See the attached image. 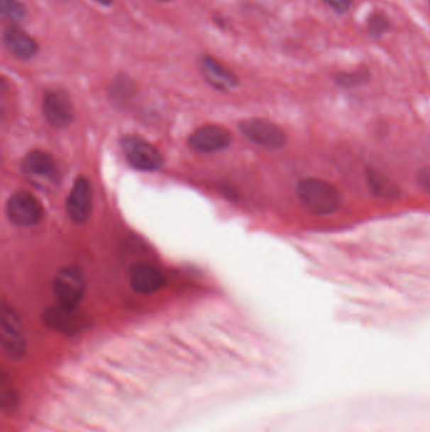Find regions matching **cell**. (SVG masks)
Returning <instances> with one entry per match:
<instances>
[{
  "mask_svg": "<svg viewBox=\"0 0 430 432\" xmlns=\"http://www.w3.org/2000/svg\"><path fill=\"white\" fill-rule=\"evenodd\" d=\"M22 170L33 181L57 183L60 178L56 161L42 149H34L23 158Z\"/></svg>",
  "mask_w": 430,
  "mask_h": 432,
  "instance_id": "cell-10",
  "label": "cell"
},
{
  "mask_svg": "<svg viewBox=\"0 0 430 432\" xmlns=\"http://www.w3.org/2000/svg\"><path fill=\"white\" fill-rule=\"evenodd\" d=\"M324 3L338 14H345L351 8L352 0H324Z\"/></svg>",
  "mask_w": 430,
  "mask_h": 432,
  "instance_id": "cell-21",
  "label": "cell"
},
{
  "mask_svg": "<svg viewBox=\"0 0 430 432\" xmlns=\"http://www.w3.org/2000/svg\"><path fill=\"white\" fill-rule=\"evenodd\" d=\"M158 1H170V0H158Z\"/></svg>",
  "mask_w": 430,
  "mask_h": 432,
  "instance_id": "cell-24",
  "label": "cell"
},
{
  "mask_svg": "<svg viewBox=\"0 0 430 432\" xmlns=\"http://www.w3.org/2000/svg\"><path fill=\"white\" fill-rule=\"evenodd\" d=\"M0 401L4 411H13L18 406L17 388L6 373H3L0 378Z\"/></svg>",
  "mask_w": 430,
  "mask_h": 432,
  "instance_id": "cell-17",
  "label": "cell"
},
{
  "mask_svg": "<svg viewBox=\"0 0 430 432\" xmlns=\"http://www.w3.org/2000/svg\"><path fill=\"white\" fill-rule=\"evenodd\" d=\"M1 17L11 22H21L27 14V9L19 0H0Z\"/></svg>",
  "mask_w": 430,
  "mask_h": 432,
  "instance_id": "cell-18",
  "label": "cell"
},
{
  "mask_svg": "<svg viewBox=\"0 0 430 432\" xmlns=\"http://www.w3.org/2000/svg\"><path fill=\"white\" fill-rule=\"evenodd\" d=\"M42 108L47 123L53 128L65 129L74 123V105L71 97L63 90L48 91L43 99Z\"/></svg>",
  "mask_w": 430,
  "mask_h": 432,
  "instance_id": "cell-8",
  "label": "cell"
},
{
  "mask_svg": "<svg viewBox=\"0 0 430 432\" xmlns=\"http://www.w3.org/2000/svg\"><path fill=\"white\" fill-rule=\"evenodd\" d=\"M199 70L204 80L219 91H231L238 85L236 75L216 60L215 57L204 56L199 60Z\"/></svg>",
  "mask_w": 430,
  "mask_h": 432,
  "instance_id": "cell-13",
  "label": "cell"
},
{
  "mask_svg": "<svg viewBox=\"0 0 430 432\" xmlns=\"http://www.w3.org/2000/svg\"><path fill=\"white\" fill-rule=\"evenodd\" d=\"M121 149L131 167L144 172H154L163 167V156L152 143L138 136H128L121 141Z\"/></svg>",
  "mask_w": 430,
  "mask_h": 432,
  "instance_id": "cell-6",
  "label": "cell"
},
{
  "mask_svg": "<svg viewBox=\"0 0 430 432\" xmlns=\"http://www.w3.org/2000/svg\"><path fill=\"white\" fill-rule=\"evenodd\" d=\"M370 74L366 70H358L353 72H341L336 76V82L342 87H357L368 82Z\"/></svg>",
  "mask_w": 430,
  "mask_h": 432,
  "instance_id": "cell-19",
  "label": "cell"
},
{
  "mask_svg": "<svg viewBox=\"0 0 430 432\" xmlns=\"http://www.w3.org/2000/svg\"><path fill=\"white\" fill-rule=\"evenodd\" d=\"M368 32L375 38H381L384 34L389 32L390 28V21L384 13L377 11L371 14L368 21Z\"/></svg>",
  "mask_w": 430,
  "mask_h": 432,
  "instance_id": "cell-20",
  "label": "cell"
},
{
  "mask_svg": "<svg viewBox=\"0 0 430 432\" xmlns=\"http://www.w3.org/2000/svg\"><path fill=\"white\" fill-rule=\"evenodd\" d=\"M246 139L258 147L268 151H277L287 146L288 136L283 128L266 119H246L238 125Z\"/></svg>",
  "mask_w": 430,
  "mask_h": 432,
  "instance_id": "cell-3",
  "label": "cell"
},
{
  "mask_svg": "<svg viewBox=\"0 0 430 432\" xmlns=\"http://www.w3.org/2000/svg\"><path fill=\"white\" fill-rule=\"evenodd\" d=\"M297 196L309 214L327 216L340 210L342 193L332 182L317 177H307L297 185Z\"/></svg>",
  "mask_w": 430,
  "mask_h": 432,
  "instance_id": "cell-1",
  "label": "cell"
},
{
  "mask_svg": "<svg viewBox=\"0 0 430 432\" xmlns=\"http://www.w3.org/2000/svg\"><path fill=\"white\" fill-rule=\"evenodd\" d=\"M6 216L9 222L22 227H34L43 219L45 210L40 200L27 190L11 193L6 202Z\"/></svg>",
  "mask_w": 430,
  "mask_h": 432,
  "instance_id": "cell-4",
  "label": "cell"
},
{
  "mask_svg": "<svg viewBox=\"0 0 430 432\" xmlns=\"http://www.w3.org/2000/svg\"><path fill=\"white\" fill-rule=\"evenodd\" d=\"M231 141L230 131L224 126L204 125L189 136L188 144L197 153L210 154L226 149Z\"/></svg>",
  "mask_w": 430,
  "mask_h": 432,
  "instance_id": "cell-9",
  "label": "cell"
},
{
  "mask_svg": "<svg viewBox=\"0 0 430 432\" xmlns=\"http://www.w3.org/2000/svg\"><path fill=\"white\" fill-rule=\"evenodd\" d=\"M417 181L419 183L420 188L430 193V166H426L419 170L417 175Z\"/></svg>",
  "mask_w": 430,
  "mask_h": 432,
  "instance_id": "cell-22",
  "label": "cell"
},
{
  "mask_svg": "<svg viewBox=\"0 0 430 432\" xmlns=\"http://www.w3.org/2000/svg\"><path fill=\"white\" fill-rule=\"evenodd\" d=\"M92 1H95L97 3L99 6H113L114 0H92Z\"/></svg>",
  "mask_w": 430,
  "mask_h": 432,
  "instance_id": "cell-23",
  "label": "cell"
},
{
  "mask_svg": "<svg viewBox=\"0 0 430 432\" xmlns=\"http://www.w3.org/2000/svg\"><path fill=\"white\" fill-rule=\"evenodd\" d=\"M92 210V186L89 178L79 176L75 181L67 199V214L76 224L89 220Z\"/></svg>",
  "mask_w": 430,
  "mask_h": 432,
  "instance_id": "cell-11",
  "label": "cell"
},
{
  "mask_svg": "<svg viewBox=\"0 0 430 432\" xmlns=\"http://www.w3.org/2000/svg\"><path fill=\"white\" fill-rule=\"evenodd\" d=\"M43 323L48 329L68 336L77 335L91 324L90 318L79 307L63 306L60 303L45 311Z\"/></svg>",
  "mask_w": 430,
  "mask_h": 432,
  "instance_id": "cell-5",
  "label": "cell"
},
{
  "mask_svg": "<svg viewBox=\"0 0 430 432\" xmlns=\"http://www.w3.org/2000/svg\"><path fill=\"white\" fill-rule=\"evenodd\" d=\"M0 341L1 349L13 362L22 360L27 354V335L22 320L13 307L3 303L0 318Z\"/></svg>",
  "mask_w": 430,
  "mask_h": 432,
  "instance_id": "cell-2",
  "label": "cell"
},
{
  "mask_svg": "<svg viewBox=\"0 0 430 432\" xmlns=\"http://www.w3.org/2000/svg\"><path fill=\"white\" fill-rule=\"evenodd\" d=\"M129 282L131 290L136 293L152 295L165 287V276L157 266L147 261H140L131 268Z\"/></svg>",
  "mask_w": 430,
  "mask_h": 432,
  "instance_id": "cell-12",
  "label": "cell"
},
{
  "mask_svg": "<svg viewBox=\"0 0 430 432\" xmlns=\"http://www.w3.org/2000/svg\"><path fill=\"white\" fill-rule=\"evenodd\" d=\"M3 38L8 51L19 60H29L38 52L37 42L27 32L17 27L6 28Z\"/></svg>",
  "mask_w": 430,
  "mask_h": 432,
  "instance_id": "cell-15",
  "label": "cell"
},
{
  "mask_svg": "<svg viewBox=\"0 0 430 432\" xmlns=\"http://www.w3.org/2000/svg\"><path fill=\"white\" fill-rule=\"evenodd\" d=\"M365 178L368 182L370 193H373L375 198L386 201L400 199L402 190L399 185L381 171L376 170L374 167H368L365 172Z\"/></svg>",
  "mask_w": 430,
  "mask_h": 432,
  "instance_id": "cell-14",
  "label": "cell"
},
{
  "mask_svg": "<svg viewBox=\"0 0 430 432\" xmlns=\"http://www.w3.org/2000/svg\"><path fill=\"white\" fill-rule=\"evenodd\" d=\"M136 90L134 81L126 74H119L110 86V97L114 102L123 105L134 95Z\"/></svg>",
  "mask_w": 430,
  "mask_h": 432,
  "instance_id": "cell-16",
  "label": "cell"
},
{
  "mask_svg": "<svg viewBox=\"0 0 430 432\" xmlns=\"http://www.w3.org/2000/svg\"><path fill=\"white\" fill-rule=\"evenodd\" d=\"M53 292L60 305L79 307L86 292L84 273L77 267L60 269L53 279Z\"/></svg>",
  "mask_w": 430,
  "mask_h": 432,
  "instance_id": "cell-7",
  "label": "cell"
}]
</instances>
